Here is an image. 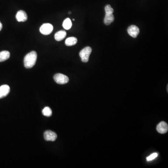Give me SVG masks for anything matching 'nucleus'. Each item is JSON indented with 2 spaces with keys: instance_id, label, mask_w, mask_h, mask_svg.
<instances>
[{
  "instance_id": "f257e3e1",
  "label": "nucleus",
  "mask_w": 168,
  "mask_h": 168,
  "mask_svg": "<svg viewBox=\"0 0 168 168\" xmlns=\"http://www.w3.org/2000/svg\"><path fill=\"white\" fill-rule=\"evenodd\" d=\"M37 59V53L35 51L29 53L24 59V65L25 68L29 69L33 67Z\"/></svg>"
},
{
  "instance_id": "f03ea898",
  "label": "nucleus",
  "mask_w": 168,
  "mask_h": 168,
  "mask_svg": "<svg viewBox=\"0 0 168 168\" xmlns=\"http://www.w3.org/2000/svg\"><path fill=\"white\" fill-rule=\"evenodd\" d=\"M92 52V49L90 47L87 46L82 49L79 52V56L81 60L84 63H86L89 61V56Z\"/></svg>"
},
{
  "instance_id": "7ed1b4c3",
  "label": "nucleus",
  "mask_w": 168,
  "mask_h": 168,
  "mask_svg": "<svg viewBox=\"0 0 168 168\" xmlns=\"http://www.w3.org/2000/svg\"><path fill=\"white\" fill-rule=\"evenodd\" d=\"M54 79L56 83L60 85L66 84L69 81V78L67 76L61 73L55 74L54 76Z\"/></svg>"
},
{
  "instance_id": "20e7f679",
  "label": "nucleus",
  "mask_w": 168,
  "mask_h": 168,
  "mask_svg": "<svg viewBox=\"0 0 168 168\" xmlns=\"http://www.w3.org/2000/svg\"><path fill=\"white\" fill-rule=\"evenodd\" d=\"M53 27L50 23H44L41 26L40 32L44 35L50 34L52 32Z\"/></svg>"
},
{
  "instance_id": "39448f33",
  "label": "nucleus",
  "mask_w": 168,
  "mask_h": 168,
  "mask_svg": "<svg viewBox=\"0 0 168 168\" xmlns=\"http://www.w3.org/2000/svg\"><path fill=\"white\" fill-rule=\"evenodd\" d=\"M44 138L47 141H55L57 138V135L54 132L48 130L44 133Z\"/></svg>"
},
{
  "instance_id": "423d86ee",
  "label": "nucleus",
  "mask_w": 168,
  "mask_h": 168,
  "mask_svg": "<svg viewBox=\"0 0 168 168\" xmlns=\"http://www.w3.org/2000/svg\"><path fill=\"white\" fill-rule=\"evenodd\" d=\"M128 32L132 37H133V38H136L139 35L140 30L136 26L131 25L128 28Z\"/></svg>"
},
{
  "instance_id": "0eeeda50",
  "label": "nucleus",
  "mask_w": 168,
  "mask_h": 168,
  "mask_svg": "<svg viewBox=\"0 0 168 168\" xmlns=\"http://www.w3.org/2000/svg\"><path fill=\"white\" fill-rule=\"evenodd\" d=\"M156 130L158 133L160 134H165L168 130V124L164 122H161L157 125Z\"/></svg>"
},
{
  "instance_id": "6e6552de",
  "label": "nucleus",
  "mask_w": 168,
  "mask_h": 168,
  "mask_svg": "<svg viewBox=\"0 0 168 168\" xmlns=\"http://www.w3.org/2000/svg\"><path fill=\"white\" fill-rule=\"evenodd\" d=\"M10 92V87L8 85H4L0 86V99L5 97Z\"/></svg>"
},
{
  "instance_id": "1a4fd4ad",
  "label": "nucleus",
  "mask_w": 168,
  "mask_h": 168,
  "mask_svg": "<svg viewBox=\"0 0 168 168\" xmlns=\"http://www.w3.org/2000/svg\"><path fill=\"white\" fill-rule=\"evenodd\" d=\"M16 19L17 21L25 22L28 19L27 15L25 11L23 10H20L17 12L16 15Z\"/></svg>"
},
{
  "instance_id": "9d476101",
  "label": "nucleus",
  "mask_w": 168,
  "mask_h": 168,
  "mask_svg": "<svg viewBox=\"0 0 168 168\" xmlns=\"http://www.w3.org/2000/svg\"><path fill=\"white\" fill-rule=\"evenodd\" d=\"M66 31H59L55 34V40L57 41H60L66 38Z\"/></svg>"
},
{
  "instance_id": "9b49d317",
  "label": "nucleus",
  "mask_w": 168,
  "mask_h": 168,
  "mask_svg": "<svg viewBox=\"0 0 168 168\" xmlns=\"http://www.w3.org/2000/svg\"><path fill=\"white\" fill-rule=\"evenodd\" d=\"M115 19V17L113 14H106L104 20V22L105 24L106 25H110L112 22H113Z\"/></svg>"
},
{
  "instance_id": "f8f14e48",
  "label": "nucleus",
  "mask_w": 168,
  "mask_h": 168,
  "mask_svg": "<svg viewBox=\"0 0 168 168\" xmlns=\"http://www.w3.org/2000/svg\"><path fill=\"white\" fill-rule=\"evenodd\" d=\"M10 56V53L8 51H4L0 52V62H4L8 59Z\"/></svg>"
},
{
  "instance_id": "ddd939ff",
  "label": "nucleus",
  "mask_w": 168,
  "mask_h": 168,
  "mask_svg": "<svg viewBox=\"0 0 168 168\" xmlns=\"http://www.w3.org/2000/svg\"><path fill=\"white\" fill-rule=\"evenodd\" d=\"M78 40L77 38L75 37H70V38H67L65 41V44L66 45L68 46H71L77 44Z\"/></svg>"
},
{
  "instance_id": "4468645a",
  "label": "nucleus",
  "mask_w": 168,
  "mask_h": 168,
  "mask_svg": "<svg viewBox=\"0 0 168 168\" xmlns=\"http://www.w3.org/2000/svg\"><path fill=\"white\" fill-rule=\"evenodd\" d=\"M63 26L66 30L70 29L72 26V22L71 19L69 18L66 19L63 22Z\"/></svg>"
},
{
  "instance_id": "2eb2a0df",
  "label": "nucleus",
  "mask_w": 168,
  "mask_h": 168,
  "mask_svg": "<svg viewBox=\"0 0 168 168\" xmlns=\"http://www.w3.org/2000/svg\"><path fill=\"white\" fill-rule=\"evenodd\" d=\"M42 113L44 116L47 117H50L52 116V109L49 107H45L44 108V109L42 111Z\"/></svg>"
},
{
  "instance_id": "dca6fc26",
  "label": "nucleus",
  "mask_w": 168,
  "mask_h": 168,
  "mask_svg": "<svg viewBox=\"0 0 168 168\" xmlns=\"http://www.w3.org/2000/svg\"><path fill=\"white\" fill-rule=\"evenodd\" d=\"M105 10L106 14H112L113 12V8L110 5H107L106 6L105 8Z\"/></svg>"
},
{
  "instance_id": "f3484780",
  "label": "nucleus",
  "mask_w": 168,
  "mask_h": 168,
  "mask_svg": "<svg viewBox=\"0 0 168 168\" xmlns=\"http://www.w3.org/2000/svg\"><path fill=\"white\" fill-rule=\"evenodd\" d=\"M157 156H158V154L157 153H153V154H151V155H150L149 156L147 157V160L148 161L153 160V159H155L156 157H157Z\"/></svg>"
},
{
  "instance_id": "a211bd4d",
  "label": "nucleus",
  "mask_w": 168,
  "mask_h": 168,
  "mask_svg": "<svg viewBox=\"0 0 168 168\" xmlns=\"http://www.w3.org/2000/svg\"><path fill=\"white\" fill-rule=\"evenodd\" d=\"M2 24L1 22H0V31H1L2 29Z\"/></svg>"
},
{
  "instance_id": "6ab92c4d",
  "label": "nucleus",
  "mask_w": 168,
  "mask_h": 168,
  "mask_svg": "<svg viewBox=\"0 0 168 168\" xmlns=\"http://www.w3.org/2000/svg\"><path fill=\"white\" fill-rule=\"evenodd\" d=\"M68 14H71V12H70H70H69V13H68Z\"/></svg>"
}]
</instances>
